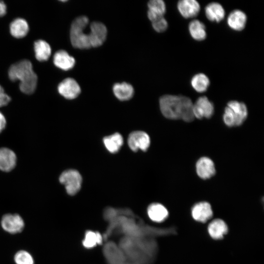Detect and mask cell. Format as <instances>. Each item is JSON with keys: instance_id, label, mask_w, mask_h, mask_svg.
I'll return each mask as SVG.
<instances>
[{"instance_id": "1", "label": "cell", "mask_w": 264, "mask_h": 264, "mask_svg": "<svg viewBox=\"0 0 264 264\" xmlns=\"http://www.w3.org/2000/svg\"><path fill=\"white\" fill-rule=\"evenodd\" d=\"M160 110L163 115L170 119H182L192 121L193 104L189 97L182 95H165L159 99Z\"/></svg>"}, {"instance_id": "2", "label": "cell", "mask_w": 264, "mask_h": 264, "mask_svg": "<svg viewBox=\"0 0 264 264\" xmlns=\"http://www.w3.org/2000/svg\"><path fill=\"white\" fill-rule=\"evenodd\" d=\"M8 75L11 81H20L19 87L23 93L30 94L35 90L37 76L29 61L23 60L12 65L9 69Z\"/></svg>"}, {"instance_id": "3", "label": "cell", "mask_w": 264, "mask_h": 264, "mask_svg": "<svg viewBox=\"0 0 264 264\" xmlns=\"http://www.w3.org/2000/svg\"><path fill=\"white\" fill-rule=\"evenodd\" d=\"M88 23V19L85 16L76 18L72 22L70 38L72 45L79 49H88L91 47L88 34L85 30Z\"/></svg>"}, {"instance_id": "4", "label": "cell", "mask_w": 264, "mask_h": 264, "mask_svg": "<svg viewBox=\"0 0 264 264\" xmlns=\"http://www.w3.org/2000/svg\"><path fill=\"white\" fill-rule=\"evenodd\" d=\"M247 114V109L244 103L230 101L225 108L223 120L228 127L238 126L243 123Z\"/></svg>"}, {"instance_id": "5", "label": "cell", "mask_w": 264, "mask_h": 264, "mask_svg": "<svg viewBox=\"0 0 264 264\" xmlns=\"http://www.w3.org/2000/svg\"><path fill=\"white\" fill-rule=\"evenodd\" d=\"M59 181L65 185L67 193L73 196L81 189L82 178L80 174L77 170L69 169L61 174L59 177Z\"/></svg>"}, {"instance_id": "6", "label": "cell", "mask_w": 264, "mask_h": 264, "mask_svg": "<svg viewBox=\"0 0 264 264\" xmlns=\"http://www.w3.org/2000/svg\"><path fill=\"white\" fill-rule=\"evenodd\" d=\"M193 111L194 117L199 119L210 118L214 113V105L206 96H201L193 104Z\"/></svg>"}, {"instance_id": "7", "label": "cell", "mask_w": 264, "mask_h": 264, "mask_svg": "<svg viewBox=\"0 0 264 264\" xmlns=\"http://www.w3.org/2000/svg\"><path fill=\"white\" fill-rule=\"evenodd\" d=\"M150 138L149 135L143 131H134L131 132L128 137L129 147L134 152L138 150L146 151L150 145Z\"/></svg>"}, {"instance_id": "8", "label": "cell", "mask_w": 264, "mask_h": 264, "mask_svg": "<svg viewBox=\"0 0 264 264\" xmlns=\"http://www.w3.org/2000/svg\"><path fill=\"white\" fill-rule=\"evenodd\" d=\"M107 35V29L103 23L94 22L90 24L88 37L91 47L101 46L106 40Z\"/></svg>"}, {"instance_id": "9", "label": "cell", "mask_w": 264, "mask_h": 264, "mask_svg": "<svg viewBox=\"0 0 264 264\" xmlns=\"http://www.w3.org/2000/svg\"><path fill=\"white\" fill-rule=\"evenodd\" d=\"M1 225L5 231L10 234H17L22 231L24 222L19 215L7 214L2 217Z\"/></svg>"}, {"instance_id": "10", "label": "cell", "mask_w": 264, "mask_h": 264, "mask_svg": "<svg viewBox=\"0 0 264 264\" xmlns=\"http://www.w3.org/2000/svg\"><path fill=\"white\" fill-rule=\"evenodd\" d=\"M59 93L68 99L76 98L81 92L78 83L73 78H67L62 81L58 87Z\"/></svg>"}, {"instance_id": "11", "label": "cell", "mask_w": 264, "mask_h": 264, "mask_svg": "<svg viewBox=\"0 0 264 264\" xmlns=\"http://www.w3.org/2000/svg\"><path fill=\"white\" fill-rule=\"evenodd\" d=\"M196 172L201 178L206 179L213 176L216 173L213 161L207 157H202L197 162Z\"/></svg>"}, {"instance_id": "12", "label": "cell", "mask_w": 264, "mask_h": 264, "mask_svg": "<svg viewBox=\"0 0 264 264\" xmlns=\"http://www.w3.org/2000/svg\"><path fill=\"white\" fill-rule=\"evenodd\" d=\"M177 9L184 18L196 17L199 12L200 6L195 0H180L177 4Z\"/></svg>"}, {"instance_id": "13", "label": "cell", "mask_w": 264, "mask_h": 264, "mask_svg": "<svg viewBox=\"0 0 264 264\" xmlns=\"http://www.w3.org/2000/svg\"><path fill=\"white\" fill-rule=\"evenodd\" d=\"M192 215L196 220L204 222L213 215L210 204L207 202H200L196 204L192 209Z\"/></svg>"}, {"instance_id": "14", "label": "cell", "mask_w": 264, "mask_h": 264, "mask_svg": "<svg viewBox=\"0 0 264 264\" xmlns=\"http://www.w3.org/2000/svg\"><path fill=\"white\" fill-rule=\"evenodd\" d=\"M247 21L246 14L238 9L232 11L228 15L227 19L228 25L235 31H241L245 26Z\"/></svg>"}, {"instance_id": "15", "label": "cell", "mask_w": 264, "mask_h": 264, "mask_svg": "<svg viewBox=\"0 0 264 264\" xmlns=\"http://www.w3.org/2000/svg\"><path fill=\"white\" fill-rule=\"evenodd\" d=\"M17 157L11 150L2 148L0 149V170L9 172L13 170L16 164Z\"/></svg>"}, {"instance_id": "16", "label": "cell", "mask_w": 264, "mask_h": 264, "mask_svg": "<svg viewBox=\"0 0 264 264\" xmlns=\"http://www.w3.org/2000/svg\"><path fill=\"white\" fill-rule=\"evenodd\" d=\"M149 19L152 22L161 18L166 11V4L162 0H151L148 3Z\"/></svg>"}, {"instance_id": "17", "label": "cell", "mask_w": 264, "mask_h": 264, "mask_svg": "<svg viewBox=\"0 0 264 264\" xmlns=\"http://www.w3.org/2000/svg\"><path fill=\"white\" fill-rule=\"evenodd\" d=\"M53 62L54 65L60 69L68 70L74 66L75 61L66 51L61 50L55 53Z\"/></svg>"}, {"instance_id": "18", "label": "cell", "mask_w": 264, "mask_h": 264, "mask_svg": "<svg viewBox=\"0 0 264 264\" xmlns=\"http://www.w3.org/2000/svg\"><path fill=\"white\" fill-rule=\"evenodd\" d=\"M206 18L211 22H219L225 16V12L222 6L219 3L213 2L208 4L205 8Z\"/></svg>"}, {"instance_id": "19", "label": "cell", "mask_w": 264, "mask_h": 264, "mask_svg": "<svg viewBox=\"0 0 264 264\" xmlns=\"http://www.w3.org/2000/svg\"><path fill=\"white\" fill-rule=\"evenodd\" d=\"M112 89L114 95L121 101H127L130 99L134 94L132 86L126 82L115 84Z\"/></svg>"}, {"instance_id": "20", "label": "cell", "mask_w": 264, "mask_h": 264, "mask_svg": "<svg viewBox=\"0 0 264 264\" xmlns=\"http://www.w3.org/2000/svg\"><path fill=\"white\" fill-rule=\"evenodd\" d=\"M149 218L155 222H161L165 220L168 216L167 209L162 204L157 203L150 205L147 209Z\"/></svg>"}, {"instance_id": "21", "label": "cell", "mask_w": 264, "mask_h": 264, "mask_svg": "<svg viewBox=\"0 0 264 264\" xmlns=\"http://www.w3.org/2000/svg\"><path fill=\"white\" fill-rule=\"evenodd\" d=\"M208 231L212 238L220 239L228 232V227L222 220L216 219L209 224Z\"/></svg>"}, {"instance_id": "22", "label": "cell", "mask_w": 264, "mask_h": 264, "mask_svg": "<svg viewBox=\"0 0 264 264\" xmlns=\"http://www.w3.org/2000/svg\"><path fill=\"white\" fill-rule=\"evenodd\" d=\"M10 30L13 37L16 38H21L26 35L29 31V26L25 20L18 18L11 23Z\"/></svg>"}, {"instance_id": "23", "label": "cell", "mask_w": 264, "mask_h": 264, "mask_svg": "<svg viewBox=\"0 0 264 264\" xmlns=\"http://www.w3.org/2000/svg\"><path fill=\"white\" fill-rule=\"evenodd\" d=\"M103 142L106 149L111 153H116L120 149L123 144L122 136L118 132L105 137Z\"/></svg>"}, {"instance_id": "24", "label": "cell", "mask_w": 264, "mask_h": 264, "mask_svg": "<svg viewBox=\"0 0 264 264\" xmlns=\"http://www.w3.org/2000/svg\"><path fill=\"white\" fill-rule=\"evenodd\" d=\"M188 29L191 37L195 40L201 41L205 39L207 35L206 27L199 20L192 21L189 24Z\"/></svg>"}, {"instance_id": "25", "label": "cell", "mask_w": 264, "mask_h": 264, "mask_svg": "<svg viewBox=\"0 0 264 264\" xmlns=\"http://www.w3.org/2000/svg\"><path fill=\"white\" fill-rule=\"evenodd\" d=\"M35 57L39 61H46L51 55V48L49 44L42 40H39L34 43Z\"/></svg>"}, {"instance_id": "26", "label": "cell", "mask_w": 264, "mask_h": 264, "mask_svg": "<svg viewBox=\"0 0 264 264\" xmlns=\"http://www.w3.org/2000/svg\"><path fill=\"white\" fill-rule=\"evenodd\" d=\"M191 84L193 88L198 92H204L210 85L209 78L203 73H198L192 78Z\"/></svg>"}, {"instance_id": "27", "label": "cell", "mask_w": 264, "mask_h": 264, "mask_svg": "<svg viewBox=\"0 0 264 264\" xmlns=\"http://www.w3.org/2000/svg\"><path fill=\"white\" fill-rule=\"evenodd\" d=\"M102 240V237L99 232L88 231L85 234L83 244L86 248H90L97 244H101Z\"/></svg>"}, {"instance_id": "28", "label": "cell", "mask_w": 264, "mask_h": 264, "mask_svg": "<svg viewBox=\"0 0 264 264\" xmlns=\"http://www.w3.org/2000/svg\"><path fill=\"white\" fill-rule=\"evenodd\" d=\"M16 264H34V261L32 255L25 250L17 252L14 256Z\"/></svg>"}, {"instance_id": "29", "label": "cell", "mask_w": 264, "mask_h": 264, "mask_svg": "<svg viewBox=\"0 0 264 264\" xmlns=\"http://www.w3.org/2000/svg\"><path fill=\"white\" fill-rule=\"evenodd\" d=\"M152 26L154 30L157 32H163L168 27V22L164 18H161L154 22H152Z\"/></svg>"}, {"instance_id": "30", "label": "cell", "mask_w": 264, "mask_h": 264, "mask_svg": "<svg viewBox=\"0 0 264 264\" xmlns=\"http://www.w3.org/2000/svg\"><path fill=\"white\" fill-rule=\"evenodd\" d=\"M10 101V97L4 92L2 87L0 86V107L6 105Z\"/></svg>"}, {"instance_id": "31", "label": "cell", "mask_w": 264, "mask_h": 264, "mask_svg": "<svg viewBox=\"0 0 264 264\" xmlns=\"http://www.w3.org/2000/svg\"><path fill=\"white\" fill-rule=\"evenodd\" d=\"M6 125V120L5 117L1 112H0V132L4 129Z\"/></svg>"}, {"instance_id": "32", "label": "cell", "mask_w": 264, "mask_h": 264, "mask_svg": "<svg viewBox=\"0 0 264 264\" xmlns=\"http://www.w3.org/2000/svg\"><path fill=\"white\" fill-rule=\"evenodd\" d=\"M6 13V6L4 2L0 0V17L3 16Z\"/></svg>"}]
</instances>
